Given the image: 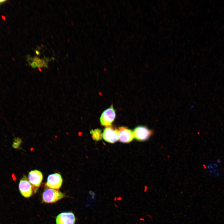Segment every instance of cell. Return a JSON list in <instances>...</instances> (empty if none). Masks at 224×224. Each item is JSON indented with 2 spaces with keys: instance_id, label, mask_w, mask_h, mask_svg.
Segmentation results:
<instances>
[{
  "instance_id": "obj_1",
  "label": "cell",
  "mask_w": 224,
  "mask_h": 224,
  "mask_svg": "<svg viewBox=\"0 0 224 224\" xmlns=\"http://www.w3.org/2000/svg\"><path fill=\"white\" fill-rule=\"evenodd\" d=\"M65 196L64 194L58 189L47 188L42 194L43 201L46 203H55Z\"/></svg>"
},
{
  "instance_id": "obj_2",
  "label": "cell",
  "mask_w": 224,
  "mask_h": 224,
  "mask_svg": "<svg viewBox=\"0 0 224 224\" xmlns=\"http://www.w3.org/2000/svg\"><path fill=\"white\" fill-rule=\"evenodd\" d=\"M18 187L21 194L26 198L31 197L33 194V190L34 189L33 185L26 175H24L20 181Z\"/></svg>"
},
{
  "instance_id": "obj_3",
  "label": "cell",
  "mask_w": 224,
  "mask_h": 224,
  "mask_svg": "<svg viewBox=\"0 0 224 224\" xmlns=\"http://www.w3.org/2000/svg\"><path fill=\"white\" fill-rule=\"evenodd\" d=\"M134 138L140 141L148 140L153 134L152 130L143 126L136 127L133 131Z\"/></svg>"
},
{
  "instance_id": "obj_4",
  "label": "cell",
  "mask_w": 224,
  "mask_h": 224,
  "mask_svg": "<svg viewBox=\"0 0 224 224\" xmlns=\"http://www.w3.org/2000/svg\"><path fill=\"white\" fill-rule=\"evenodd\" d=\"M115 116V110L113 105H111L102 113L100 118L101 125L106 127L111 125L114 120Z\"/></svg>"
},
{
  "instance_id": "obj_5",
  "label": "cell",
  "mask_w": 224,
  "mask_h": 224,
  "mask_svg": "<svg viewBox=\"0 0 224 224\" xmlns=\"http://www.w3.org/2000/svg\"><path fill=\"white\" fill-rule=\"evenodd\" d=\"M63 179L61 175L54 173L48 176L45 185L48 188L58 189L61 187Z\"/></svg>"
},
{
  "instance_id": "obj_6",
  "label": "cell",
  "mask_w": 224,
  "mask_h": 224,
  "mask_svg": "<svg viewBox=\"0 0 224 224\" xmlns=\"http://www.w3.org/2000/svg\"><path fill=\"white\" fill-rule=\"evenodd\" d=\"M118 140L123 143H128L134 138L133 131L127 127H121L117 129Z\"/></svg>"
},
{
  "instance_id": "obj_7",
  "label": "cell",
  "mask_w": 224,
  "mask_h": 224,
  "mask_svg": "<svg viewBox=\"0 0 224 224\" xmlns=\"http://www.w3.org/2000/svg\"><path fill=\"white\" fill-rule=\"evenodd\" d=\"M102 137L105 141L111 143H114L118 140L117 130L114 129L111 125L106 127Z\"/></svg>"
},
{
  "instance_id": "obj_8",
  "label": "cell",
  "mask_w": 224,
  "mask_h": 224,
  "mask_svg": "<svg viewBox=\"0 0 224 224\" xmlns=\"http://www.w3.org/2000/svg\"><path fill=\"white\" fill-rule=\"evenodd\" d=\"M43 178V174L41 172L36 170L30 171L28 175V180L34 189L40 186Z\"/></svg>"
},
{
  "instance_id": "obj_9",
  "label": "cell",
  "mask_w": 224,
  "mask_h": 224,
  "mask_svg": "<svg viewBox=\"0 0 224 224\" xmlns=\"http://www.w3.org/2000/svg\"><path fill=\"white\" fill-rule=\"evenodd\" d=\"M75 222V217L72 212H62L56 218L57 224H74Z\"/></svg>"
},
{
  "instance_id": "obj_10",
  "label": "cell",
  "mask_w": 224,
  "mask_h": 224,
  "mask_svg": "<svg viewBox=\"0 0 224 224\" xmlns=\"http://www.w3.org/2000/svg\"><path fill=\"white\" fill-rule=\"evenodd\" d=\"M90 133L92 134L93 138L95 140H99L102 137L101 131L99 129L92 130L90 131Z\"/></svg>"
},
{
  "instance_id": "obj_11",
  "label": "cell",
  "mask_w": 224,
  "mask_h": 224,
  "mask_svg": "<svg viewBox=\"0 0 224 224\" xmlns=\"http://www.w3.org/2000/svg\"><path fill=\"white\" fill-rule=\"evenodd\" d=\"M22 141L21 139L19 137L15 138L13 139L12 143V147L14 148H18L22 143Z\"/></svg>"
},
{
  "instance_id": "obj_12",
  "label": "cell",
  "mask_w": 224,
  "mask_h": 224,
  "mask_svg": "<svg viewBox=\"0 0 224 224\" xmlns=\"http://www.w3.org/2000/svg\"><path fill=\"white\" fill-rule=\"evenodd\" d=\"M30 65L33 68H35L37 67L36 63L34 62H33L31 63H30Z\"/></svg>"
},
{
  "instance_id": "obj_13",
  "label": "cell",
  "mask_w": 224,
  "mask_h": 224,
  "mask_svg": "<svg viewBox=\"0 0 224 224\" xmlns=\"http://www.w3.org/2000/svg\"><path fill=\"white\" fill-rule=\"evenodd\" d=\"M39 59L40 58H39L37 57H35L33 59V62L36 63Z\"/></svg>"
},
{
  "instance_id": "obj_14",
  "label": "cell",
  "mask_w": 224,
  "mask_h": 224,
  "mask_svg": "<svg viewBox=\"0 0 224 224\" xmlns=\"http://www.w3.org/2000/svg\"><path fill=\"white\" fill-rule=\"evenodd\" d=\"M6 1H7L6 0H0V5H1L2 3L5 2Z\"/></svg>"
},
{
  "instance_id": "obj_15",
  "label": "cell",
  "mask_w": 224,
  "mask_h": 224,
  "mask_svg": "<svg viewBox=\"0 0 224 224\" xmlns=\"http://www.w3.org/2000/svg\"><path fill=\"white\" fill-rule=\"evenodd\" d=\"M35 53L38 55L40 54V52L37 50L35 51Z\"/></svg>"
},
{
  "instance_id": "obj_16",
  "label": "cell",
  "mask_w": 224,
  "mask_h": 224,
  "mask_svg": "<svg viewBox=\"0 0 224 224\" xmlns=\"http://www.w3.org/2000/svg\"><path fill=\"white\" fill-rule=\"evenodd\" d=\"M39 70L40 71H41V69H40V68H39Z\"/></svg>"
},
{
  "instance_id": "obj_17",
  "label": "cell",
  "mask_w": 224,
  "mask_h": 224,
  "mask_svg": "<svg viewBox=\"0 0 224 224\" xmlns=\"http://www.w3.org/2000/svg\"><path fill=\"white\" fill-rule=\"evenodd\" d=\"M141 220L144 221V219H143V218H141Z\"/></svg>"
}]
</instances>
